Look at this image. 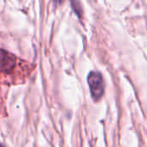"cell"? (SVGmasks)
I'll use <instances>...</instances> for the list:
<instances>
[{"mask_svg":"<svg viewBox=\"0 0 147 147\" xmlns=\"http://www.w3.org/2000/svg\"><path fill=\"white\" fill-rule=\"evenodd\" d=\"M88 84L93 99L97 102L104 94V81L101 74L98 71H91L88 76Z\"/></svg>","mask_w":147,"mask_h":147,"instance_id":"6da1fadb","label":"cell"},{"mask_svg":"<svg viewBox=\"0 0 147 147\" xmlns=\"http://www.w3.org/2000/svg\"><path fill=\"white\" fill-rule=\"evenodd\" d=\"M0 63L1 67L3 70H5L6 71H10L15 65L14 57L7 53H3V54L0 55Z\"/></svg>","mask_w":147,"mask_h":147,"instance_id":"7a4b0ae2","label":"cell"},{"mask_svg":"<svg viewBox=\"0 0 147 147\" xmlns=\"http://www.w3.org/2000/svg\"><path fill=\"white\" fill-rule=\"evenodd\" d=\"M70 3H71L72 9H73L75 11V13L81 17L82 9H81V3H80V1H79V0H70Z\"/></svg>","mask_w":147,"mask_h":147,"instance_id":"3957f363","label":"cell"},{"mask_svg":"<svg viewBox=\"0 0 147 147\" xmlns=\"http://www.w3.org/2000/svg\"><path fill=\"white\" fill-rule=\"evenodd\" d=\"M0 147H5V146H3V144H1V143H0Z\"/></svg>","mask_w":147,"mask_h":147,"instance_id":"277c9868","label":"cell"}]
</instances>
